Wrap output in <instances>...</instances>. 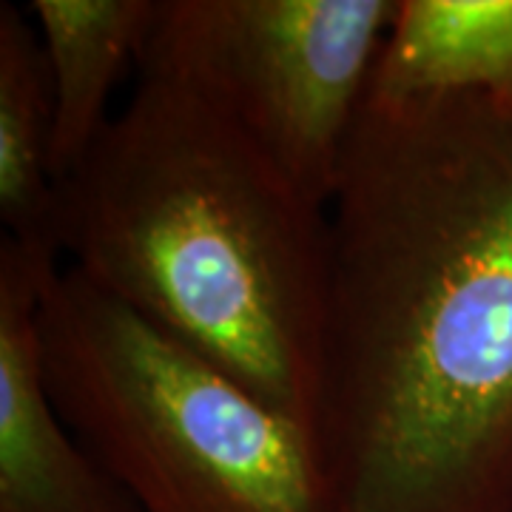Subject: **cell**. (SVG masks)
Wrapping results in <instances>:
<instances>
[{"label": "cell", "mask_w": 512, "mask_h": 512, "mask_svg": "<svg viewBox=\"0 0 512 512\" xmlns=\"http://www.w3.org/2000/svg\"><path fill=\"white\" fill-rule=\"evenodd\" d=\"M396 15L399 0H163L140 69L197 89L330 208Z\"/></svg>", "instance_id": "obj_4"}, {"label": "cell", "mask_w": 512, "mask_h": 512, "mask_svg": "<svg viewBox=\"0 0 512 512\" xmlns=\"http://www.w3.org/2000/svg\"><path fill=\"white\" fill-rule=\"evenodd\" d=\"M63 265L319 441L330 214L197 89L137 69L60 183Z\"/></svg>", "instance_id": "obj_2"}, {"label": "cell", "mask_w": 512, "mask_h": 512, "mask_svg": "<svg viewBox=\"0 0 512 512\" xmlns=\"http://www.w3.org/2000/svg\"><path fill=\"white\" fill-rule=\"evenodd\" d=\"M40 345L63 421L143 512H339L311 430L69 265Z\"/></svg>", "instance_id": "obj_3"}, {"label": "cell", "mask_w": 512, "mask_h": 512, "mask_svg": "<svg viewBox=\"0 0 512 512\" xmlns=\"http://www.w3.org/2000/svg\"><path fill=\"white\" fill-rule=\"evenodd\" d=\"M55 92L46 52L18 6L0 3V222L23 251L63 265L57 251Z\"/></svg>", "instance_id": "obj_7"}, {"label": "cell", "mask_w": 512, "mask_h": 512, "mask_svg": "<svg viewBox=\"0 0 512 512\" xmlns=\"http://www.w3.org/2000/svg\"><path fill=\"white\" fill-rule=\"evenodd\" d=\"M163 0H32L29 18L55 92V171L63 183L106 131L111 97L146 52Z\"/></svg>", "instance_id": "obj_6"}, {"label": "cell", "mask_w": 512, "mask_h": 512, "mask_svg": "<svg viewBox=\"0 0 512 512\" xmlns=\"http://www.w3.org/2000/svg\"><path fill=\"white\" fill-rule=\"evenodd\" d=\"M370 92L512 100V0H399Z\"/></svg>", "instance_id": "obj_8"}, {"label": "cell", "mask_w": 512, "mask_h": 512, "mask_svg": "<svg viewBox=\"0 0 512 512\" xmlns=\"http://www.w3.org/2000/svg\"><path fill=\"white\" fill-rule=\"evenodd\" d=\"M55 268L0 239V512H143L49 393L40 293Z\"/></svg>", "instance_id": "obj_5"}, {"label": "cell", "mask_w": 512, "mask_h": 512, "mask_svg": "<svg viewBox=\"0 0 512 512\" xmlns=\"http://www.w3.org/2000/svg\"><path fill=\"white\" fill-rule=\"evenodd\" d=\"M328 214L339 512H512V100L370 92Z\"/></svg>", "instance_id": "obj_1"}]
</instances>
